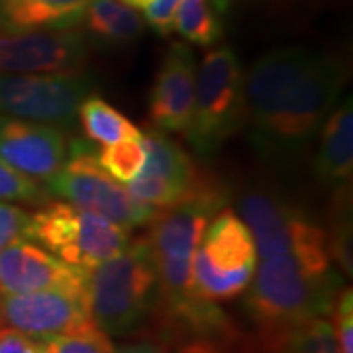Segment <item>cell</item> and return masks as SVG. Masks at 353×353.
I'll list each match as a JSON object with an SVG mask.
<instances>
[{"label": "cell", "mask_w": 353, "mask_h": 353, "mask_svg": "<svg viewBox=\"0 0 353 353\" xmlns=\"http://www.w3.org/2000/svg\"><path fill=\"white\" fill-rule=\"evenodd\" d=\"M0 324L34 341H48L87 328L92 322L87 289H48L0 294Z\"/></svg>", "instance_id": "obj_12"}, {"label": "cell", "mask_w": 353, "mask_h": 353, "mask_svg": "<svg viewBox=\"0 0 353 353\" xmlns=\"http://www.w3.org/2000/svg\"><path fill=\"white\" fill-rule=\"evenodd\" d=\"M30 218L32 214H28L20 206L0 201V252L14 241L24 240Z\"/></svg>", "instance_id": "obj_28"}, {"label": "cell", "mask_w": 353, "mask_h": 353, "mask_svg": "<svg viewBox=\"0 0 353 353\" xmlns=\"http://www.w3.org/2000/svg\"><path fill=\"white\" fill-rule=\"evenodd\" d=\"M88 271L65 263L32 240H18L0 252V294L48 289H87Z\"/></svg>", "instance_id": "obj_15"}, {"label": "cell", "mask_w": 353, "mask_h": 353, "mask_svg": "<svg viewBox=\"0 0 353 353\" xmlns=\"http://www.w3.org/2000/svg\"><path fill=\"white\" fill-rule=\"evenodd\" d=\"M330 257L340 263L341 271L352 275V204H350V187L338 189L334 201L332 228L328 232Z\"/></svg>", "instance_id": "obj_25"}, {"label": "cell", "mask_w": 353, "mask_h": 353, "mask_svg": "<svg viewBox=\"0 0 353 353\" xmlns=\"http://www.w3.org/2000/svg\"><path fill=\"white\" fill-rule=\"evenodd\" d=\"M48 345L51 353H114L108 334H104L97 324L48 340Z\"/></svg>", "instance_id": "obj_27"}, {"label": "cell", "mask_w": 353, "mask_h": 353, "mask_svg": "<svg viewBox=\"0 0 353 353\" xmlns=\"http://www.w3.org/2000/svg\"><path fill=\"white\" fill-rule=\"evenodd\" d=\"M224 206V192L202 181L187 199L155 210L145 241L157 269L159 303H176L192 294V257L210 220Z\"/></svg>", "instance_id": "obj_4"}, {"label": "cell", "mask_w": 353, "mask_h": 353, "mask_svg": "<svg viewBox=\"0 0 353 353\" xmlns=\"http://www.w3.org/2000/svg\"><path fill=\"white\" fill-rule=\"evenodd\" d=\"M90 88L79 73H0V116L71 126Z\"/></svg>", "instance_id": "obj_9"}, {"label": "cell", "mask_w": 353, "mask_h": 353, "mask_svg": "<svg viewBox=\"0 0 353 353\" xmlns=\"http://www.w3.org/2000/svg\"><path fill=\"white\" fill-rule=\"evenodd\" d=\"M90 318L108 336H126L153 314L159 279L148 241L128 243L122 252L88 271Z\"/></svg>", "instance_id": "obj_3"}, {"label": "cell", "mask_w": 353, "mask_h": 353, "mask_svg": "<svg viewBox=\"0 0 353 353\" xmlns=\"http://www.w3.org/2000/svg\"><path fill=\"white\" fill-rule=\"evenodd\" d=\"M26 240L46 248L65 263L90 271L122 252L130 243V232L75 204L53 202L32 214Z\"/></svg>", "instance_id": "obj_7"}, {"label": "cell", "mask_w": 353, "mask_h": 353, "mask_svg": "<svg viewBox=\"0 0 353 353\" xmlns=\"http://www.w3.org/2000/svg\"><path fill=\"white\" fill-rule=\"evenodd\" d=\"M318 134L316 179L330 189L350 187L353 176V101L350 97L332 108Z\"/></svg>", "instance_id": "obj_18"}, {"label": "cell", "mask_w": 353, "mask_h": 353, "mask_svg": "<svg viewBox=\"0 0 353 353\" xmlns=\"http://www.w3.org/2000/svg\"><path fill=\"white\" fill-rule=\"evenodd\" d=\"M175 30L194 46H214L222 38V26L208 0H181L175 14Z\"/></svg>", "instance_id": "obj_23"}, {"label": "cell", "mask_w": 353, "mask_h": 353, "mask_svg": "<svg viewBox=\"0 0 353 353\" xmlns=\"http://www.w3.org/2000/svg\"><path fill=\"white\" fill-rule=\"evenodd\" d=\"M245 81L228 46L208 51L196 69L187 139L201 155H212L245 124Z\"/></svg>", "instance_id": "obj_5"}, {"label": "cell", "mask_w": 353, "mask_h": 353, "mask_svg": "<svg viewBox=\"0 0 353 353\" xmlns=\"http://www.w3.org/2000/svg\"><path fill=\"white\" fill-rule=\"evenodd\" d=\"M230 4H232V0H214L216 10H220V12H226Z\"/></svg>", "instance_id": "obj_33"}, {"label": "cell", "mask_w": 353, "mask_h": 353, "mask_svg": "<svg viewBox=\"0 0 353 353\" xmlns=\"http://www.w3.org/2000/svg\"><path fill=\"white\" fill-rule=\"evenodd\" d=\"M97 157L102 169L112 179H116L118 183H130L138 175V171L145 161L143 132L138 138H126L110 145H102Z\"/></svg>", "instance_id": "obj_24"}, {"label": "cell", "mask_w": 353, "mask_h": 353, "mask_svg": "<svg viewBox=\"0 0 353 353\" xmlns=\"http://www.w3.org/2000/svg\"><path fill=\"white\" fill-rule=\"evenodd\" d=\"M181 0H153L143 8V20L161 36L175 30V14Z\"/></svg>", "instance_id": "obj_30"}, {"label": "cell", "mask_w": 353, "mask_h": 353, "mask_svg": "<svg viewBox=\"0 0 353 353\" xmlns=\"http://www.w3.org/2000/svg\"><path fill=\"white\" fill-rule=\"evenodd\" d=\"M67 139L57 126L0 116V159L16 171L48 181L65 161Z\"/></svg>", "instance_id": "obj_16"}, {"label": "cell", "mask_w": 353, "mask_h": 353, "mask_svg": "<svg viewBox=\"0 0 353 353\" xmlns=\"http://www.w3.org/2000/svg\"><path fill=\"white\" fill-rule=\"evenodd\" d=\"M336 320V340L341 353H353V292L352 289H341L334 304Z\"/></svg>", "instance_id": "obj_29"}, {"label": "cell", "mask_w": 353, "mask_h": 353, "mask_svg": "<svg viewBox=\"0 0 353 353\" xmlns=\"http://www.w3.org/2000/svg\"><path fill=\"white\" fill-rule=\"evenodd\" d=\"M46 194L48 192L32 176L16 171L14 167L0 159V201L43 204Z\"/></svg>", "instance_id": "obj_26"}, {"label": "cell", "mask_w": 353, "mask_h": 353, "mask_svg": "<svg viewBox=\"0 0 353 353\" xmlns=\"http://www.w3.org/2000/svg\"><path fill=\"white\" fill-rule=\"evenodd\" d=\"M79 120L85 130L87 138L92 143L110 145L120 139L138 138L141 130L132 124L124 114H120L114 106L102 101L97 94H88L79 106Z\"/></svg>", "instance_id": "obj_22"}, {"label": "cell", "mask_w": 353, "mask_h": 353, "mask_svg": "<svg viewBox=\"0 0 353 353\" xmlns=\"http://www.w3.org/2000/svg\"><path fill=\"white\" fill-rule=\"evenodd\" d=\"M83 24L92 41L106 48H120L139 39L145 20L124 0H90Z\"/></svg>", "instance_id": "obj_20"}, {"label": "cell", "mask_w": 353, "mask_h": 353, "mask_svg": "<svg viewBox=\"0 0 353 353\" xmlns=\"http://www.w3.org/2000/svg\"><path fill=\"white\" fill-rule=\"evenodd\" d=\"M0 353H38V341L18 330L4 326L0 330Z\"/></svg>", "instance_id": "obj_31"}, {"label": "cell", "mask_w": 353, "mask_h": 353, "mask_svg": "<svg viewBox=\"0 0 353 353\" xmlns=\"http://www.w3.org/2000/svg\"><path fill=\"white\" fill-rule=\"evenodd\" d=\"M90 0H0V30L55 32L83 24Z\"/></svg>", "instance_id": "obj_19"}, {"label": "cell", "mask_w": 353, "mask_h": 353, "mask_svg": "<svg viewBox=\"0 0 353 353\" xmlns=\"http://www.w3.org/2000/svg\"><path fill=\"white\" fill-rule=\"evenodd\" d=\"M88 61L87 38L73 30H0V73H79Z\"/></svg>", "instance_id": "obj_13"}, {"label": "cell", "mask_w": 353, "mask_h": 353, "mask_svg": "<svg viewBox=\"0 0 353 353\" xmlns=\"http://www.w3.org/2000/svg\"><path fill=\"white\" fill-rule=\"evenodd\" d=\"M97 153L90 139H73L61 169L46 181V192L128 230L150 224L157 208L132 196L102 169Z\"/></svg>", "instance_id": "obj_6"}, {"label": "cell", "mask_w": 353, "mask_h": 353, "mask_svg": "<svg viewBox=\"0 0 353 353\" xmlns=\"http://www.w3.org/2000/svg\"><path fill=\"white\" fill-rule=\"evenodd\" d=\"M145 161L128 183V190L138 201L153 208H165L187 199L202 181L187 152L167 134L153 128L143 134Z\"/></svg>", "instance_id": "obj_14"}, {"label": "cell", "mask_w": 353, "mask_h": 353, "mask_svg": "<svg viewBox=\"0 0 353 353\" xmlns=\"http://www.w3.org/2000/svg\"><path fill=\"white\" fill-rule=\"evenodd\" d=\"M259 350L263 353H341L328 318H314L259 340Z\"/></svg>", "instance_id": "obj_21"}, {"label": "cell", "mask_w": 353, "mask_h": 353, "mask_svg": "<svg viewBox=\"0 0 353 353\" xmlns=\"http://www.w3.org/2000/svg\"><path fill=\"white\" fill-rule=\"evenodd\" d=\"M257 250L252 232L232 208L210 220L192 257V294L222 303L240 296L252 283Z\"/></svg>", "instance_id": "obj_8"}, {"label": "cell", "mask_w": 353, "mask_h": 353, "mask_svg": "<svg viewBox=\"0 0 353 353\" xmlns=\"http://www.w3.org/2000/svg\"><path fill=\"white\" fill-rule=\"evenodd\" d=\"M130 6H134V8H145L150 2H153V0H126Z\"/></svg>", "instance_id": "obj_34"}, {"label": "cell", "mask_w": 353, "mask_h": 353, "mask_svg": "<svg viewBox=\"0 0 353 353\" xmlns=\"http://www.w3.org/2000/svg\"><path fill=\"white\" fill-rule=\"evenodd\" d=\"M114 353H169V347L159 340H145L122 345V347H114Z\"/></svg>", "instance_id": "obj_32"}, {"label": "cell", "mask_w": 353, "mask_h": 353, "mask_svg": "<svg viewBox=\"0 0 353 353\" xmlns=\"http://www.w3.org/2000/svg\"><path fill=\"white\" fill-rule=\"evenodd\" d=\"M124 2H126V0H124Z\"/></svg>", "instance_id": "obj_35"}, {"label": "cell", "mask_w": 353, "mask_h": 353, "mask_svg": "<svg viewBox=\"0 0 353 353\" xmlns=\"http://www.w3.org/2000/svg\"><path fill=\"white\" fill-rule=\"evenodd\" d=\"M157 340L175 353H248L234 320L212 301L189 294L176 303H157Z\"/></svg>", "instance_id": "obj_11"}, {"label": "cell", "mask_w": 353, "mask_h": 353, "mask_svg": "<svg viewBox=\"0 0 353 353\" xmlns=\"http://www.w3.org/2000/svg\"><path fill=\"white\" fill-rule=\"evenodd\" d=\"M343 281L328 250L289 252L261 259L245 294V310L259 340L314 318H328Z\"/></svg>", "instance_id": "obj_2"}, {"label": "cell", "mask_w": 353, "mask_h": 353, "mask_svg": "<svg viewBox=\"0 0 353 353\" xmlns=\"http://www.w3.org/2000/svg\"><path fill=\"white\" fill-rule=\"evenodd\" d=\"M245 81V122L267 159H292L310 145L341 97L345 67L308 48H277L257 57Z\"/></svg>", "instance_id": "obj_1"}, {"label": "cell", "mask_w": 353, "mask_h": 353, "mask_svg": "<svg viewBox=\"0 0 353 353\" xmlns=\"http://www.w3.org/2000/svg\"><path fill=\"white\" fill-rule=\"evenodd\" d=\"M240 214L252 232L259 259L289 252L328 250V232L303 208L273 192H245L240 201Z\"/></svg>", "instance_id": "obj_10"}, {"label": "cell", "mask_w": 353, "mask_h": 353, "mask_svg": "<svg viewBox=\"0 0 353 353\" xmlns=\"http://www.w3.org/2000/svg\"><path fill=\"white\" fill-rule=\"evenodd\" d=\"M196 65L187 43L176 41L165 53L150 94V120L165 134H185L194 101Z\"/></svg>", "instance_id": "obj_17"}]
</instances>
